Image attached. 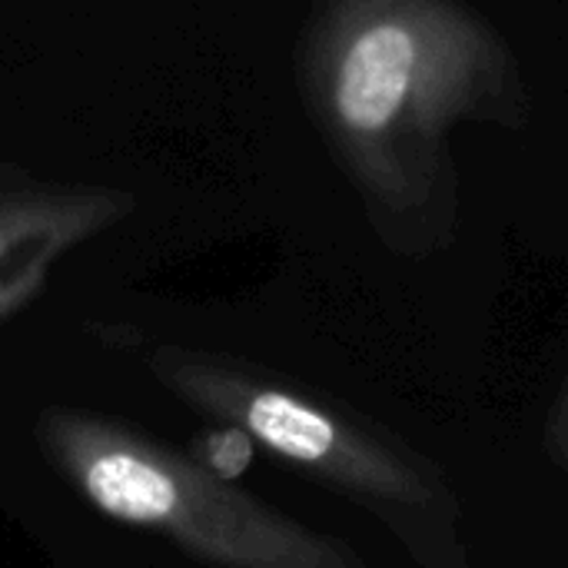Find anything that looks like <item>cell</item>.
<instances>
[{
    "label": "cell",
    "mask_w": 568,
    "mask_h": 568,
    "mask_svg": "<svg viewBox=\"0 0 568 568\" xmlns=\"http://www.w3.org/2000/svg\"><path fill=\"white\" fill-rule=\"evenodd\" d=\"M300 90L376 226L409 240L453 213L449 136L529 110L513 47L466 0H320Z\"/></svg>",
    "instance_id": "obj_1"
},
{
    "label": "cell",
    "mask_w": 568,
    "mask_h": 568,
    "mask_svg": "<svg viewBox=\"0 0 568 568\" xmlns=\"http://www.w3.org/2000/svg\"><path fill=\"white\" fill-rule=\"evenodd\" d=\"M552 446L568 466V389L562 403H559V409H556V416H552Z\"/></svg>",
    "instance_id": "obj_5"
},
{
    "label": "cell",
    "mask_w": 568,
    "mask_h": 568,
    "mask_svg": "<svg viewBox=\"0 0 568 568\" xmlns=\"http://www.w3.org/2000/svg\"><path fill=\"white\" fill-rule=\"evenodd\" d=\"M246 426L280 456L323 469L343 489L359 493L376 506L409 513L436 503V493L416 466L286 393H256L246 406Z\"/></svg>",
    "instance_id": "obj_2"
},
{
    "label": "cell",
    "mask_w": 568,
    "mask_h": 568,
    "mask_svg": "<svg viewBox=\"0 0 568 568\" xmlns=\"http://www.w3.org/2000/svg\"><path fill=\"white\" fill-rule=\"evenodd\" d=\"M246 459H250V443L240 433H226L223 439H216V446H213V466L220 469V476L243 473Z\"/></svg>",
    "instance_id": "obj_4"
},
{
    "label": "cell",
    "mask_w": 568,
    "mask_h": 568,
    "mask_svg": "<svg viewBox=\"0 0 568 568\" xmlns=\"http://www.w3.org/2000/svg\"><path fill=\"white\" fill-rule=\"evenodd\" d=\"M87 489L100 509L130 523L163 519L176 506L173 483L160 469L133 456H103L100 463H93V469L87 473Z\"/></svg>",
    "instance_id": "obj_3"
}]
</instances>
